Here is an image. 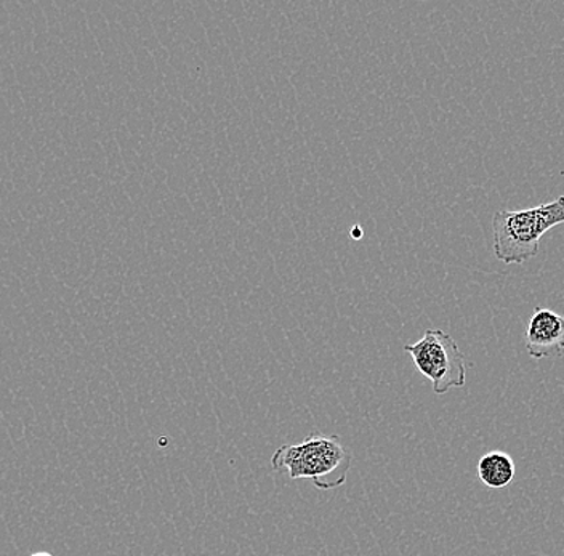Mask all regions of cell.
I'll list each match as a JSON object with an SVG mask.
<instances>
[{"instance_id":"cell-1","label":"cell","mask_w":564,"mask_h":556,"mask_svg":"<svg viewBox=\"0 0 564 556\" xmlns=\"http://www.w3.org/2000/svg\"><path fill=\"white\" fill-rule=\"evenodd\" d=\"M271 467L288 471L291 480H312L317 489H335L347 483L351 454L337 435L313 432L305 441L281 446L271 457Z\"/></svg>"},{"instance_id":"cell-3","label":"cell","mask_w":564,"mask_h":556,"mask_svg":"<svg viewBox=\"0 0 564 556\" xmlns=\"http://www.w3.org/2000/svg\"><path fill=\"white\" fill-rule=\"evenodd\" d=\"M419 372L432 382L435 395L462 389L467 382L465 358L457 341L441 329L425 330L421 340L404 347Z\"/></svg>"},{"instance_id":"cell-6","label":"cell","mask_w":564,"mask_h":556,"mask_svg":"<svg viewBox=\"0 0 564 556\" xmlns=\"http://www.w3.org/2000/svg\"><path fill=\"white\" fill-rule=\"evenodd\" d=\"M31 556H53L52 554H47V552H37V554Z\"/></svg>"},{"instance_id":"cell-5","label":"cell","mask_w":564,"mask_h":556,"mask_svg":"<svg viewBox=\"0 0 564 556\" xmlns=\"http://www.w3.org/2000/svg\"><path fill=\"white\" fill-rule=\"evenodd\" d=\"M514 473H517V467L513 459L502 450L486 454L478 464L479 478L488 488H507L513 481Z\"/></svg>"},{"instance_id":"cell-2","label":"cell","mask_w":564,"mask_h":556,"mask_svg":"<svg viewBox=\"0 0 564 556\" xmlns=\"http://www.w3.org/2000/svg\"><path fill=\"white\" fill-rule=\"evenodd\" d=\"M563 224L564 195L532 209L499 210L492 217L494 255L506 265L528 262L538 255L544 235Z\"/></svg>"},{"instance_id":"cell-4","label":"cell","mask_w":564,"mask_h":556,"mask_svg":"<svg viewBox=\"0 0 564 556\" xmlns=\"http://www.w3.org/2000/svg\"><path fill=\"white\" fill-rule=\"evenodd\" d=\"M529 357L544 359L564 351V316L549 308H535L529 319L527 334Z\"/></svg>"}]
</instances>
